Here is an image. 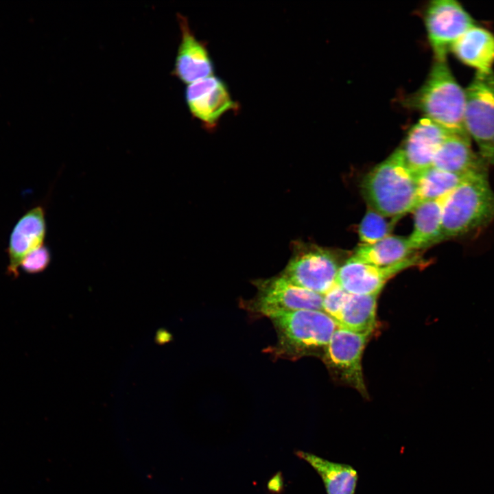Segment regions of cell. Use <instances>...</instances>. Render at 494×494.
I'll return each mask as SVG.
<instances>
[{
  "mask_svg": "<svg viewBox=\"0 0 494 494\" xmlns=\"http://www.w3.org/2000/svg\"><path fill=\"white\" fill-rule=\"evenodd\" d=\"M292 250L290 259L280 274L287 280L322 296L336 283L339 266L329 250L296 241Z\"/></svg>",
  "mask_w": 494,
  "mask_h": 494,
  "instance_id": "6",
  "label": "cell"
},
{
  "mask_svg": "<svg viewBox=\"0 0 494 494\" xmlns=\"http://www.w3.org/2000/svg\"><path fill=\"white\" fill-rule=\"evenodd\" d=\"M348 295V292L336 283L322 295V311L336 320Z\"/></svg>",
  "mask_w": 494,
  "mask_h": 494,
  "instance_id": "24",
  "label": "cell"
},
{
  "mask_svg": "<svg viewBox=\"0 0 494 494\" xmlns=\"http://www.w3.org/2000/svg\"><path fill=\"white\" fill-rule=\"evenodd\" d=\"M177 20L180 42L172 75L187 84L213 75L214 64L207 43L196 38L187 17L177 13Z\"/></svg>",
  "mask_w": 494,
  "mask_h": 494,
  "instance_id": "12",
  "label": "cell"
},
{
  "mask_svg": "<svg viewBox=\"0 0 494 494\" xmlns=\"http://www.w3.org/2000/svg\"><path fill=\"white\" fill-rule=\"evenodd\" d=\"M377 297L349 293L336 320L338 327L369 336L376 325Z\"/></svg>",
  "mask_w": 494,
  "mask_h": 494,
  "instance_id": "20",
  "label": "cell"
},
{
  "mask_svg": "<svg viewBox=\"0 0 494 494\" xmlns=\"http://www.w3.org/2000/svg\"><path fill=\"white\" fill-rule=\"evenodd\" d=\"M465 102V91L456 82L446 60H435L427 79L410 99V104L450 134L469 139L464 123Z\"/></svg>",
  "mask_w": 494,
  "mask_h": 494,
  "instance_id": "4",
  "label": "cell"
},
{
  "mask_svg": "<svg viewBox=\"0 0 494 494\" xmlns=\"http://www.w3.org/2000/svg\"><path fill=\"white\" fill-rule=\"evenodd\" d=\"M277 341L269 350L273 356L296 360L324 350L338 327L323 311L303 309L270 317Z\"/></svg>",
  "mask_w": 494,
  "mask_h": 494,
  "instance_id": "3",
  "label": "cell"
},
{
  "mask_svg": "<svg viewBox=\"0 0 494 494\" xmlns=\"http://www.w3.org/2000/svg\"><path fill=\"white\" fill-rule=\"evenodd\" d=\"M296 454L319 474L327 494L355 493L357 473L351 466L331 462L309 452L298 451Z\"/></svg>",
  "mask_w": 494,
  "mask_h": 494,
  "instance_id": "18",
  "label": "cell"
},
{
  "mask_svg": "<svg viewBox=\"0 0 494 494\" xmlns=\"http://www.w3.org/2000/svg\"><path fill=\"white\" fill-rule=\"evenodd\" d=\"M362 191L370 207L385 217L399 219L414 209L416 176L406 165L401 148L366 176Z\"/></svg>",
  "mask_w": 494,
  "mask_h": 494,
  "instance_id": "1",
  "label": "cell"
},
{
  "mask_svg": "<svg viewBox=\"0 0 494 494\" xmlns=\"http://www.w3.org/2000/svg\"><path fill=\"white\" fill-rule=\"evenodd\" d=\"M416 176L417 205L448 194L467 176L443 171L434 166L416 173Z\"/></svg>",
  "mask_w": 494,
  "mask_h": 494,
  "instance_id": "21",
  "label": "cell"
},
{
  "mask_svg": "<svg viewBox=\"0 0 494 494\" xmlns=\"http://www.w3.org/2000/svg\"><path fill=\"white\" fill-rule=\"evenodd\" d=\"M464 123L486 164L494 165V73L477 72L465 90Z\"/></svg>",
  "mask_w": 494,
  "mask_h": 494,
  "instance_id": "5",
  "label": "cell"
},
{
  "mask_svg": "<svg viewBox=\"0 0 494 494\" xmlns=\"http://www.w3.org/2000/svg\"><path fill=\"white\" fill-rule=\"evenodd\" d=\"M455 56L464 64L477 72L489 73L494 64V35L489 30L472 26L451 48Z\"/></svg>",
  "mask_w": 494,
  "mask_h": 494,
  "instance_id": "16",
  "label": "cell"
},
{
  "mask_svg": "<svg viewBox=\"0 0 494 494\" xmlns=\"http://www.w3.org/2000/svg\"><path fill=\"white\" fill-rule=\"evenodd\" d=\"M425 23L435 60H446L455 42L475 25L471 16L457 1L436 0L426 9Z\"/></svg>",
  "mask_w": 494,
  "mask_h": 494,
  "instance_id": "8",
  "label": "cell"
},
{
  "mask_svg": "<svg viewBox=\"0 0 494 494\" xmlns=\"http://www.w3.org/2000/svg\"><path fill=\"white\" fill-rule=\"evenodd\" d=\"M414 252L408 238L389 235L373 244H360L353 256L367 263L386 267L412 257Z\"/></svg>",
  "mask_w": 494,
  "mask_h": 494,
  "instance_id": "19",
  "label": "cell"
},
{
  "mask_svg": "<svg viewBox=\"0 0 494 494\" xmlns=\"http://www.w3.org/2000/svg\"><path fill=\"white\" fill-rule=\"evenodd\" d=\"M386 217L369 208L358 228L359 237L363 244H373L390 235L397 219L390 222Z\"/></svg>",
  "mask_w": 494,
  "mask_h": 494,
  "instance_id": "22",
  "label": "cell"
},
{
  "mask_svg": "<svg viewBox=\"0 0 494 494\" xmlns=\"http://www.w3.org/2000/svg\"><path fill=\"white\" fill-rule=\"evenodd\" d=\"M368 336L338 327L324 351V360L329 369L362 395L366 393V388L362 355Z\"/></svg>",
  "mask_w": 494,
  "mask_h": 494,
  "instance_id": "10",
  "label": "cell"
},
{
  "mask_svg": "<svg viewBox=\"0 0 494 494\" xmlns=\"http://www.w3.org/2000/svg\"><path fill=\"white\" fill-rule=\"evenodd\" d=\"M486 165L471 148L469 139L455 134L444 141L432 163L437 169L462 176L486 173Z\"/></svg>",
  "mask_w": 494,
  "mask_h": 494,
  "instance_id": "15",
  "label": "cell"
},
{
  "mask_svg": "<svg viewBox=\"0 0 494 494\" xmlns=\"http://www.w3.org/2000/svg\"><path fill=\"white\" fill-rule=\"evenodd\" d=\"M493 219L494 193L486 173L469 174L445 197L443 240L467 234Z\"/></svg>",
  "mask_w": 494,
  "mask_h": 494,
  "instance_id": "2",
  "label": "cell"
},
{
  "mask_svg": "<svg viewBox=\"0 0 494 494\" xmlns=\"http://www.w3.org/2000/svg\"><path fill=\"white\" fill-rule=\"evenodd\" d=\"M268 489L272 493L279 494L283 488V481L281 473H277L268 483Z\"/></svg>",
  "mask_w": 494,
  "mask_h": 494,
  "instance_id": "25",
  "label": "cell"
},
{
  "mask_svg": "<svg viewBox=\"0 0 494 494\" xmlns=\"http://www.w3.org/2000/svg\"><path fill=\"white\" fill-rule=\"evenodd\" d=\"M51 258L49 248L44 244L28 253L21 261L20 268L25 273L38 274L49 266Z\"/></svg>",
  "mask_w": 494,
  "mask_h": 494,
  "instance_id": "23",
  "label": "cell"
},
{
  "mask_svg": "<svg viewBox=\"0 0 494 494\" xmlns=\"http://www.w3.org/2000/svg\"><path fill=\"white\" fill-rule=\"evenodd\" d=\"M422 263L420 257L413 255L397 264L379 267L353 256L339 267L336 283L351 294L378 295L390 278L405 269Z\"/></svg>",
  "mask_w": 494,
  "mask_h": 494,
  "instance_id": "11",
  "label": "cell"
},
{
  "mask_svg": "<svg viewBox=\"0 0 494 494\" xmlns=\"http://www.w3.org/2000/svg\"><path fill=\"white\" fill-rule=\"evenodd\" d=\"M185 99L192 117L209 132L217 127L224 114L239 110V104L233 99L226 84L215 75L188 84Z\"/></svg>",
  "mask_w": 494,
  "mask_h": 494,
  "instance_id": "9",
  "label": "cell"
},
{
  "mask_svg": "<svg viewBox=\"0 0 494 494\" xmlns=\"http://www.w3.org/2000/svg\"><path fill=\"white\" fill-rule=\"evenodd\" d=\"M46 233L45 210L42 205L31 208L19 219L12 230L5 250L8 276L13 279L19 277L21 261L28 253L44 245Z\"/></svg>",
  "mask_w": 494,
  "mask_h": 494,
  "instance_id": "13",
  "label": "cell"
},
{
  "mask_svg": "<svg viewBox=\"0 0 494 494\" xmlns=\"http://www.w3.org/2000/svg\"><path fill=\"white\" fill-rule=\"evenodd\" d=\"M257 294L242 302V307L268 318L278 314L303 310L322 311V296L297 286L281 274L253 281Z\"/></svg>",
  "mask_w": 494,
  "mask_h": 494,
  "instance_id": "7",
  "label": "cell"
},
{
  "mask_svg": "<svg viewBox=\"0 0 494 494\" xmlns=\"http://www.w3.org/2000/svg\"><path fill=\"white\" fill-rule=\"evenodd\" d=\"M449 132L424 117L409 131L401 148L405 162L415 174L432 166L434 156Z\"/></svg>",
  "mask_w": 494,
  "mask_h": 494,
  "instance_id": "14",
  "label": "cell"
},
{
  "mask_svg": "<svg viewBox=\"0 0 494 494\" xmlns=\"http://www.w3.org/2000/svg\"><path fill=\"white\" fill-rule=\"evenodd\" d=\"M445 196L421 202L413 210L414 228L408 240L414 251L443 241L442 211Z\"/></svg>",
  "mask_w": 494,
  "mask_h": 494,
  "instance_id": "17",
  "label": "cell"
}]
</instances>
